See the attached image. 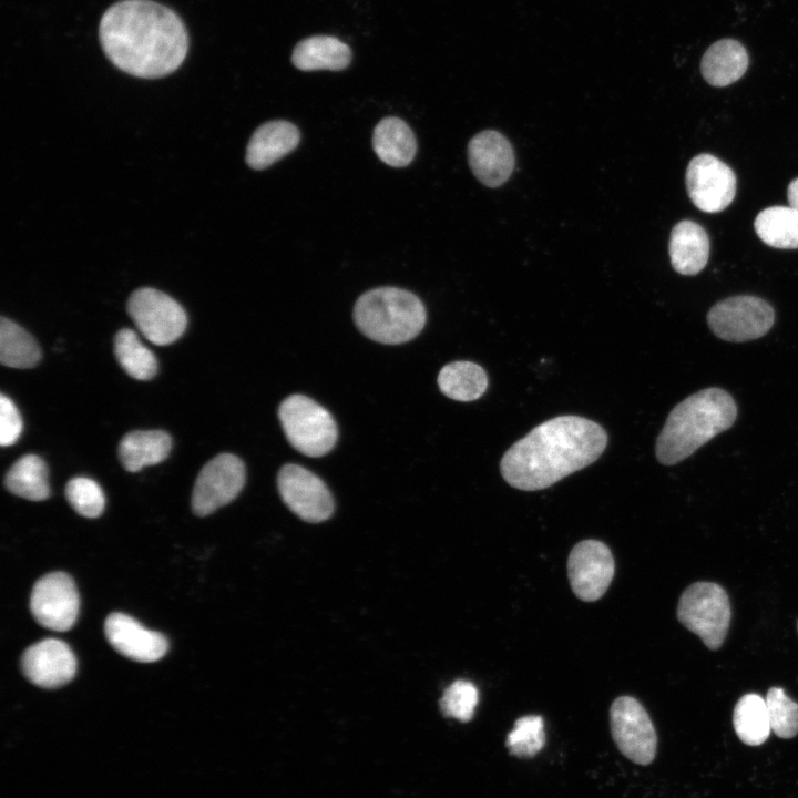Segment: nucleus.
Returning a JSON list of instances; mask_svg holds the SVG:
<instances>
[{"label":"nucleus","instance_id":"1","mask_svg":"<svg viewBox=\"0 0 798 798\" xmlns=\"http://www.w3.org/2000/svg\"><path fill=\"white\" fill-rule=\"evenodd\" d=\"M99 38L117 69L143 79L174 72L188 51L182 19L151 0H121L111 6L101 18Z\"/></svg>","mask_w":798,"mask_h":798},{"label":"nucleus","instance_id":"2","mask_svg":"<svg viewBox=\"0 0 798 798\" xmlns=\"http://www.w3.org/2000/svg\"><path fill=\"white\" fill-rule=\"evenodd\" d=\"M607 443L605 430L579 416H560L533 428L503 454L500 470L513 488H549L596 461Z\"/></svg>","mask_w":798,"mask_h":798},{"label":"nucleus","instance_id":"3","mask_svg":"<svg viewBox=\"0 0 798 798\" xmlns=\"http://www.w3.org/2000/svg\"><path fill=\"white\" fill-rule=\"evenodd\" d=\"M733 397L720 388H706L687 397L669 412L656 439L657 460L676 464L693 454L736 420Z\"/></svg>","mask_w":798,"mask_h":798},{"label":"nucleus","instance_id":"4","mask_svg":"<svg viewBox=\"0 0 798 798\" xmlns=\"http://www.w3.org/2000/svg\"><path fill=\"white\" fill-rule=\"evenodd\" d=\"M426 308L412 293L397 287H379L362 294L354 307V320L369 339L398 345L422 330Z\"/></svg>","mask_w":798,"mask_h":798},{"label":"nucleus","instance_id":"5","mask_svg":"<svg viewBox=\"0 0 798 798\" xmlns=\"http://www.w3.org/2000/svg\"><path fill=\"white\" fill-rule=\"evenodd\" d=\"M278 418L291 447L305 456H325L337 441L338 430L332 416L306 396L291 395L284 399Z\"/></svg>","mask_w":798,"mask_h":798},{"label":"nucleus","instance_id":"6","mask_svg":"<svg viewBox=\"0 0 798 798\" xmlns=\"http://www.w3.org/2000/svg\"><path fill=\"white\" fill-rule=\"evenodd\" d=\"M730 604L726 591L712 582H696L681 595L677 618L700 637L707 648L718 649L728 631Z\"/></svg>","mask_w":798,"mask_h":798},{"label":"nucleus","instance_id":"7","mask_svg":"<svg viewBox=\"0 0 798 798\" xmlns=\"http://www.w3.org/2000/svg\"><path fill=\"white\" fill-rule=\"evenodd\" d=\"M775 320L773 307L764 299L743 295L715 304L707 314L712 331L720 339L744 342L766 335Z\"/></svg>","mask_w":798,"mask_h":798},{"label":"nucleus","instance_id":"8","mask_svg":"<svg viewBox=\"0 0 798 798\" xmlns=\"http://www.w3.org/2000/svg\"><path fill=\"white\" fill-rule=\"evenodd\" d=\"M127 311L144 337L160 346L177 340L187 325L183 307L171 296L150 287L130 296Z\"/></svg>","mask_w":798,"mask_h":798},{"label":"nucleus","instance_id":"9","mask_svg":"<svg viewBox=\"0 0 798 798\" xmlns=\"http://www.w3.org/2000/svg\"><path fill=\"white\" fill-rule=\"evenodd\" d=\"M610 724L612 737L626 758L640 765L653 761L657 736L647 712L637 699L617 697L610 709Z\"/></svg>","mask_w":798,"mask_h":798},{"label":"nucleus","instance_id":"10","mask_svg":"<svg viewBox=\"0 0 798 798\" xmlns=\"http://www.w3.org/2000/svg\"><path fill=\"white\" fill-rule=\"evenodd\" d=\"M246 478L243 461L231 453H221L201 470L192 493V509L206 516L233 501L242 491Z\"/></svg>","mask_w":798,"mask_h":798},{"label":"nucleus","instance_id":"11","mask_svg":"<svg viewBox=\"0 0 798 798\" xmlns=\"http://www.w3.org/2000/svg\"><path fill=\"white\" fill-rule=\"evenodd\" d=\"M79 605L75 584L63 572L43 575L31 591L30 611L34 620L52 631L70 630L78 618Z\"/></svg>","mask_w":798,"mask_h":798},{"label":"nucleus","instance_id":"12","mask_svg":"<svg viewBox=\"0 0 798 798\" xmlns=\"http://www.w3.org/2000/svg\"><path fill=\"white\" fill-rule=\"evenodd\" d=\"M686 190L694 205L706 213L725 209L736 195L737 180L733 170L710 154L690 160L685 174Z\"/></svg>","mask_w":798,"mask_h":798},{"label":"nucleus","instance_id":"13","mask_svg":"<svg viewBox=\"0 0 798 798\" xmlns=\"http://www.w3.org/2000/svg\"><path fill=\"white\" fill-rule=\"evenodd\" d=\"M277 487L284 503L307 522H321L334 512L332 495L325 482L298 464H285L278 472Z\"/></svg>","mask_w":798,"mask_h":798},{"label":"nucleus","instance_id":"14","mask_svg":"<svg viewBox=\"0 0 798 798\" xmlns=\"http://www.w3.org/2000/svg\"><path fill=\"white\" fill-rule=\"evenodd\" d=\"M614 559L606 544L583 540L570 552L567 574L573 593L582 601L601 598L614 576Z\"/></svg>","mask_w":798,"mask_h":798},{"label":"nucleus","instance_id":"15","mask_svg":"<svg viewBox=\"0 0 798 798\" xmlns=\"http://www.w3.org/2000/svg\"><path fill=\"white\" fill-rule=\"evenodd\" d=\"M21 668L32 684L42 688H59L74 677L76 659L66 643L45 638L24 651Z\"/></svg>","mask_w":798,"mask_h":798},{"label":"nucleus","instance_id":"16","mask_svg":"<svg viewBox=\"0 0 798 798\" xmlns=\"http://www.w3.org/2000/svg\"><path fill=\"white\" fill-rule=\"evenodd\" d=\"M104 633L117 653L135 662H156L167 652L168 644L163 634L144 627L123 613L115 612L106 617Z\"/></svg>","mask_w":798,"mask_h":798},{"label":"nucleus","instance_id":"17","mask_svg":"<svg viewBox=\"0 0 798 798\" xmlns=\"http://www.w3.org/2000/svg\"><path fill=\"white\" fill-rule=\"evenodd\" d=\"M468 158L475 177L489 187L502 185L514 168V152L510 142L497 131L474 135L468 145Z\"/></svg>","mask_w":798,"mask_h":798},{"label":"nucleus","instance_id":"18","mask_svg":"<svg viewBox=\"0 0 798 798\" xmlns=\"http://www.w3.org/2000/svg\"><path fill=\"white\" fill-rule=\"evenodd\" d=\"M300 134L296 125L277 120L262 124L252 135L246 149V163L264 170L296 149Z\"/></svg>","mask_w":798,"mask_h":798},{"label":"nucleus","instance_id":"19","mask_svg":"<svg viewBox=\"0 0 798 798\" xmlns=\"http://www.w3.org/2000/svg\"><path fill=\"white\" fill-rule=\"evenodd\" d=\"M668 253L673 268L682 275H696L707 264L709 238L693 221H681L671 233Z\"/></svg>","mask_w":798,"mask_h":798},{"label":"nucleus","instance_id":"20","mask_svg":"<svg viewBox=\"0 0 798 798\" xmlns=\"http://www.w3.org/2000/svg\"><path fill=\"white\" fill-rule=\"evenodd\" d=\"M747 68L746 49L734 39H723L713 43L700 61L703 78L714 86H726L736 82Z\"/></svg>","mask_w":798,"mask_h":798},{"label":"nucleus","instance_id":"21","mask_svg":"<svg viewBox=\"0 0 798 798\" xmlns=\"http://www.w3.org/2000/svg\"><path fill=\"white\" fill-rule=\"evenodd\" d=\"M172 439L162 430H136L126 433L119 444V458L125 470L137 472L165 460Z\"/></svg>","mask_w":798,"mask_h":798},{"label":"nucleus","instance_id":"22","mask_svg":"<svg viewBox=\"0 0 798 798\" xmlns=\"http://www.w3.org/2000/svg\"><path fill=\"white\" fill-rule=\"evenodd\" d=\"M372 147L379 160L387 165L403 167L413 160L417 143L411 129L405 121L389 116L376 125Z\"/></svg>","mask_w":798,"mask_h":798},{"label":"nucleus","instance_id":"23","mask_svg":"<svg viewBox=\"0 0 798 798\" xmlns=\"http://www.w3.org/2000/svg\"><path fill=\"white\" fill-rule=\"evenodd\" d=\"M291 61L303 71H339L349 65L351 50L337 38L317 35L300 41L293 51Z\"/></svg>","mask_w":798,"mask_h":798},{"label":"nucleus","instance_id":"24","mask_svg":"<svg viewBox=\"0 0 798 798\" xmlns=\"http://www.w3.org/2000/svg\"><path fill=\"white\" fill-rule=\"evenodd\" d=\"M440 391L457 401L479 399L488 388L484 369L471 361H453L446 365L438 375Z\"/></svg>","mask_w":798,"mask_h":798},{"label":"nucleus","instance_id":"25","mask_svg":"<svg viewBox=\"0 0 798 798\" xmlns=\"http://www.w3.org/2000/svg\"><path fill=\"white\" fill-rule=\"evenodd\" d=\"M4 485L9 492L23 499L45 500L50 497L48 467L35 454L23 456L8 470Z\"/></svg>","mask_w":798,"mask_h":798},{"label":"nucleus","instance_id":"26","mask_svg":"<svg viewBox=\"0 0 798 798\" xmlns=\"http://www.w3.org/2000/svg\"><path fill=\"white\" fill-rule=\"evenodd\" d=\"M758 237L775 248H798V211L791 206H771L754 222Z\"/></svg>","mask_w":798,"mask_h":798},{"label":"nucleus","instance_id":"27","mask_svg":"<svg viewBox=\"0 0 798 798\" xmlns=\"http://www.w3.org/2000/svg\"><path fill=\"white\" fill-rule=\"evenodd\" d=\"M733 724L738 738L746 745L765 743L771 730L766 700L757 694L740 697L734 708Z\"/></svg>","mask_w":798,"mask_h":798},{"label":"nucleus","instance_id":"28","mask_svg":"<svg viewBox=\"0 0 798 798\" xmlns=\"http://www.w3.org/2000/svg\"><path fill=\"white\" fill-rule=\"evenodd\" d=\"M41 350L33 337L12 320L0 319V361L10 368L28 369L38 365Z\"/></svg>","mask_w":798,"mask_h":798},{"label":"nucleus","instance_id":"29","mask_svg":"<svg viewBox=\"0 0 798 798\" xmlns=\"http://www.w3.org/2000/svg\"><path fill=\"white\" fill-rule=\"evenodd\" d=\"M114 354L121 367L136 380H150L157 372L154 354L141 342L135 331L121 329L114 338Z\"/></svg>","mask_w":798,"mask_h":798},{"label":"nucleus","instance_id":"30","mask_svg":"<svg viewBox=\"0 0 798 798\" xmlns=\"http://www.w3.org/2000/svg\"><path fill=\"white\" fill-rule=\"evenodd\" d=\"M505 744L510 753L516 757L535 756L545 744L542 717L528 715L516 719L513 729L507 736Z\"/></svg>","mask_w":798,"mask_h":798},{"label":"nucleus","instance_id":"31","mask_svg":"<svg viewBox=\"0 0 798 798\" xmlns=\"http://www.w3.org/2000/svg\"><path fill=\"white\" fill-rule=\"evenodd\" d=\"M765 700L771 730L780 738L795 737L798 734V704L780 687L769 688Z\"/></svg>","mask_w":798,"mask_h":798},{"label":"nucleus","instance_id":"32","mask_svg":"<svg viewBox=\"0 0 798 798\" xmlns=\"http://www.w3.org/2000/svg\"><path fill=\"white\" fill-rule=\"evenodd\" d=\"M65 497L73 510L82 516L98 518L104 510V493L92 479L85 477L71 479L65 487Z\"/></svg>","mask_w":798,"mask_h":798},{"label":"nucleus","instance_id":"33","mask_svg":"<svg viewBox=\"0 0 798 798\" xmlns=\"http://www.w3.org/2000/svg\"><path fill=\"white\" fill-rule=\"evenodd\" d=\"M478 700L479 692L475 685L458 679L444 689L439 704L444 716L466 723L472 718Z\"/></svg>","mask_w":798,"mask_h":798},{"label":"nucleus","instance_id":"34","mask_svg":"<svg viewBox=\"0 0 798 798\" xmlns=\"http://www.w3.org/2000/svg\"><path fill=\"white\" fill-rule=\"evenodd\" d=\"M22 431V419L13 401L3 393L0 396V443L13 444Z\"/></svg>","mask_w":798,"mask_h":798},{"label":"nucleus","instance_id":"35","mask_svg":"<svg viewBox=\"0 0 798 798\" xmlns=\"http://www.w3.org/2000/svg\"><path fill=\"white\" fill-rule=\"evenodd\" d=\"M789 206L798 211V177L792 180L787 190Z\"/></svg>","mask_w":798,"mask_h":798},{"label":"nucleus","instance_id":"36","mask_svg":"<svg viewBox=\"0 0 798 798\" xmlns=\"http://www.w3.org/2000/svg\"><path fill=\"white\" fill-rule=\"evenodd\" d=\"M797 628H798V622H797Z\"/></svg>","mask_w":798,"mask_h":798}]
</instances>
